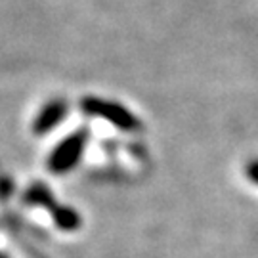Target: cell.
Returning a JSON list of instances; mask_svg holds the SVG:
<instances>
[{
    "label": "cell",
    "instance_id": "obj_5",
    "mask_svg": "<svg viewBox=\"0 0 258 258\" xmlns=\"http://www.w3.org/2000/svg\"><path fill=\"white\" fill-rule=\"evenodd\" d=\"M25 201L31 205H38V207H48L52 209L54 207V197L50 194L44 184H35L31 189H27V195H25Z\"/></svg>",
    "mask_w": 258,
    "mask_h": 258
},
{
    "label": "cell",
    "instance_id": "obj_4",
    "mask_svg": "<svg viewBox=\"0 0 258 258\" xmlns=\"http://www.w3.org/2000/svg\"><path fill=\"white\" fill-rule=\"evenodd\" d=\"M52 220L54 224L63 231H75L81 228V214L71 209V207H65V205H54L52 209Z\"/></svg>",
    "mask_w": 258,
    "mask_h": 258
},
{
    "label": "cell",
    "instance_id": "obj_3",
    "mask_svg": "<svg viewBox=\"0 0 258 258\" xmlns=\"http://www.w3.org/2000/svg\"><path fill=\"white\" fill-rule=\"evenodd\" d=\"M65 113H67V103L63 100H52L50 103H46L37 115L35 122H33L35 134H38V136L48 134L50 130L55 128L65 119Z\"/></svg>",
    "mask_w": 258,
    "mask_h": 258
},
{
    "label": "cell",
    "instance_id": "obj_1",
    "mask_svg": "<svg viewBox=\"0 0 258 258\" xmlns=\"http://www.w3.org/2000/svg\"><path fill=\"white\" fill-rule=\"evenodd\" d=\"M81 107H83L88 115H94L98 119H103L111 122L113 126L124 130V132H136L140 130V120L138 117L128 111L124 105L115 102H109V100H102V98H84L81 102Z\"/></svg>",
    "mask_w": 258,
    "mask_h": 258
},
{
    "label": "cell",
    "instance_id": "obj_2",
    "mask_svg": "<svg viewBox=\"0 0 258 258\" xmlns=\"http://www.w3.org/2000/svg\"><path fill=\"white\" fill-rule=\"evenodd\" d=\"M86 142H88V132L84 128H81L79 132L71 134V136H67L50 153V157H48V168L54 174H65V172L73 170L75 166L79 165L81 157H83Z\"/></svg>",
    "mask_w": 258,
    "mask_h": 258
},
{
    "label": "cell",
    "instance_id": "obj_6",
    "mask_svg": "<svg viewBox=\"0 0 258 258\" xmlns=\"http://www.w3.org/2000/svg\"><path fill=\"white\" fill-rule=\"evenodd\" d=\"M245 170H247V178H249L250 182L258 184V161H250Z\"/></svg>",
    "mask_w": 258,
    "mask_h": 258
}]
</instances>
